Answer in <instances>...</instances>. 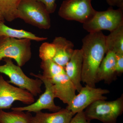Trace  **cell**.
<instances>
[{"label":"cell","instance_id":"6da1fadb","mask_svg":"<svg viewBox=\"0 0 123 123\" xmlns=\"http://www.w3.org/2000/svg\"><path fill=\"white\" fill-rule=\"evenodd\" d=\"M106 36L102 31L89 33L82 40V82L95 87L98 69L107 52Z\"/></svg>","mask_w":123,"mask_h":123},{"label":"cell","instance_id":"7a4b0ae2","mask_svg":"<svg viewBox=\"0 0 123 123\" xmlns=\"http://www.w3.org/2000/svg\"><path fill=\"white\" fill-rule=\"evenodd\" d=\"M84 111L89 121L97 119L103 123H117L118 117L123 112V95L113 101L101 99L95 101Z\"/></svg>","mask_w":123,"mask_h":123},{"label":"cell","instance_id":"3957f363","mask_svg":"<svg viewBox=\"0 0 123 123\" xmlns=\"http://www.w3.org/2000/svg\"><path fill=\"white\" fill-rule=\"evenodd\" d=\"M31 41L29 39L0 37V60L10 58L14 60L18 66H24L32 56Z\"/></svg>","mask_w":123,"mask_h":123},{"label":"cell","instance_id":"277c9868","mask_svg":"<svg viewBox=\"0 0 123 123\" xmlns=\"http://www.w3.org/2000/svg\"><path fill=\"white\" fill-rule=\"evenodd\" d=\"M18 18L39 29L48 30L51 26L50 14L44 5L37 0H22L18 8Z\"/></svg>","mask_w":123,"mask_h":123},{"label":"cell","instance_id":"5b68a950","mask_svg":"<svg viewBox=\"0 0 123 123\" xmlns=\"http://www.w3.org/2000/svg\"><path fill=\"white\" fill-rule=\"evenodd\" d=\"M5 64L0 65V73L8 77L9 83L30 92L34 97H37L42 92L41 87L43 84L40 79H33L27 76L21 67L14 64L11 59L5 58Z\"/></svg>","mask_w":123,"mask_h":123},{"label":"cell","instance_id":"8992f818","mask_svg":"<svg viewBox=\"0 0 123 123\" xmlns=\"http://www.w3.org/2000/svg\"><path fill=\"white\" fill-rule=\"evenodd\" d=\"M122 25H123V9L110 8L106 11H96L90 21L83 24V27L89 33L102 30L108 31L111 32Z\"/></svg>","mask_w":123,"mask_h":123},{"label":"cell","instance_id":"52a82bcc","mask_svg":"<svg viewBox=\"0 0 123 123\" xmlns=\"http://www.w3.org/2000/svg\"><path fill=\"white\" fill-rule=\"evenodd\" d=\"M92 0H65L58 12L60 17L68 21L84 24L94 16L96 11L92 7Z\"/></svg>","mask_w":123,"mask_h":123},{"label":"cell","instance_id":"ba28073f","mask_svg":"<svg viewBox=\"0 0 123 123\" xmlns=\"http://www.w3.org/2000/svg\"><path fill=\"white\" fill-rule=\"evenodd\" d=\"M16 101L29 105L35 99L30 92L11 85L0 74V110L10 109Z\"/></svg>","mask_w":123,"mask_h":123},{"label":"cell","instance_id":"9c48e42d","mask_svg":"<svg viewBox=\"0 0 123 123\" xmlns=\"http://www.w3.org/2000/svg\"><path fill=\"white\" fill-rule=\"evenodd\" d=\"M30 75L40 79L43 81L45 86V91L40 96L36 102L26 106L12 107V111H26L36 113L44 110H48L53 112L60 110L61 107L56 105L54 102L55 97L52 90V84L49 80L40 74H36L31 73Z\"/></svg>","mask_w":123,"mask_h":123},{"label":"cell","instance_id":"30bf717a","mask_svg":"<svg viewBox=\"0 0 123 123\" xmlns=\"http://www.w3.org/2000/svg\"><path fill=\"white\" fill-rule=\"evenodd\" d=\"M109 90L101 88L91 87L86 85L76 95L66 108L74 115L84 111L91 104L101 99L106 100L107 98L104 95L110 93Z\"/></svg>","mask_w":123,"mask_h":123},{"label":"cell","instance_id":"8fae6325","mask_svg":"<svg viewBox=\"0 0 123 123\" xmlns=\"http://www.w3.org/2000/svg\"><path fill=\"white\" fill-rule=\"evenodd\" d=\"M47 79L52 84L55 98L68 105L76 95V90L66 73L55 75Z\"/></svg>","mask_w":123,"mask_h":123},{"label":"cell","instance_id":"7c38bea8","mask_svg":"<svg viewBox=\"0 0 123 123\" xmlns=\"http://www.w3.org/2000/svg\"><path fill=\"white\" fill-rule=\"evenodd\" d=\"M65 73L78 92L82 88V53L81 49H75L68 63L64 68Z\"/></svg>","mask_w":123,"mask_h":123},{"label":"cell","instance_id":"4fadbf2b","mask_svg":"<svg viewBox=\"0 0 123 123\" xmlns=\"http://www.w3.org/2000/svg\"><path fill=\"white\" fill-rule=\"evenodd\" d=\"M116 53L111 51H108L104 57L97 72L96 82L104 81L110 84L116 76Z\"/></svg>","mask_w":123,"mask_h":123},{"label":"cell","instance_id":"5bb4252c","mask_svg":"<svg viewBox=\"0 0 123 123\" xmlns=\"http://www.w3.org/2000/svg\"><path fill=\"white\" fill-rule=\"evenodd\" d=\"M52 43L55 48V54L52 60L64 68L72 57L74 49L72 42L62 37H55Z\"/></svg>","mask_w":123,"mask_h":123},{"label":"cell","instance_id":"9a60e30c","mask_svg":"<svg viewBox=\"0 0 123 123\" xmlns=\"http://www.w3.org/2000/svg\"><path fill=\"white\" fill-rule=\"evenodd\" d=\"M74 115L66 108L51 113L39 111L31 116L30 123H69Z\"/></svg>","mask_w":123,"mask_h":123},{"label":"cell","instance_id":"2e32d148","mask_svg":"<svg viewBox=\"0 0 123 123\" xmlns=\"http://www.w3.org/2000/svg\"><path fill=\"white\" fill-rule=\"evenodd\" d=\"M4 22L0 21V37L5 36L18 39H29L38 42H42L48 39L47 37H38L31 32L23 30L11 28L6 25Z\"/></svg>","mask_w":123,"mask_h":123},{"label":"cell","instance_id":"e0dca14e","mask_svg":"<svg viewBox=\"0 0 123 123\" xmlns=\"http://www.w3.org/2000/svg\"><path fill=\"white\" fill-rule=\"evenodd\" d=\"M105 42L107 51L123 54V25L106 36Z\"/></svg>","mask_w":123,"mask_h":123},{"label":"cell","instance_id":"ac0fdd59","mask_svg":"<svg viewBox=\"0 0 123 123\" xmlns=\"http://www.w3.org/2000/svg\"><path fill=\"white\" fill-rule=\"evenodd\" d=\"M32 115L30 112L12 111L6 112L0 110V123H30Z\"/></svg>","mask_w":123,"mask_h":123},{"label":"cell","instance_id":"d6986e66","mask_svg":"<svg viewBox=\"0 0 123 123\" xmlns=\"http://www.w3.org/2000/svg\"><path fill=\"white\" fill-rule=\"evenodd\" d=\"M22 0H0V12L9 22L18 18V8Z\"/></svg>","mask_w":123,"mask_h":123},{"label":"cell","instance_id":"ffe728a7","mask_svg":"<svg viewBox=\"0 0 123 123\" xmlns=\"http://www.w3.org/2000/svg\"><path fill=\"white\" fill-rule=\"evenodd\" d=\"M40 68L43 70L42 75L46 78L65 73L64 68L55 63L52 60L42 61Z\"/></svg>","mask_w":123,"mask_h":123},{"label":"cell","instance_id":"44dd1931","mask_svg":"<svg viewBox=\"0 0 123 123\" xmlns=\"http://www.w3.org/2000/svg\"><path fill=\"white\" fill-rule=\"evenodd\" d=\"M55 48L52 43L45 42L40 47L39 56L42 61L52 60L55 54Z\"/></svg>","mask_w":123,"mask_h":123},{"label":"cell","instance_id":"7402d4cb","mask_svg":"<svg viewBox=\"0 0 123 123\" xmlns=\"http://www.w3.org/2000/svg\"><path fill=\"white\" fill-rule=\"evenodd\" d=\"M115 68L116 75H121L123 72V54H116Z\"/></svg>","mask_w":123,"mask_h":123},{"label":"cell","instance_id":"603a6c76","mask_svg":"<svg viewBox=\"0 0 123 123\" xmlns=\"http://www.w3.org/2000/svg\"><path fill=\"white\" fill-rule=\"evenodd\" d=\"M44 5L46 9L49 14L53 13L56 9V0H37Z\"/></svg>","mask_w":123,"mask_h":123},{"label":"cell","instance_id":"cb8c5ba5","mask_svg":"<svg viewBox=\"0 0 123 123\" xmlns=\"http://www.w3.org/2000/svg\"><path fill=\"white\" fill-rule=\"evenodd\" d=\"M73 117L69 123H90L86 118L84 111L78 112Z\"/></svg>","mask_w":123,"mask_h":123},{"label":"cell","instance_id":"d4e9b609","mask_svg":"<svg viewBox=\"0 0 123 123\" xmlns=\"http://www.w3.org/2000/svg\"><path fill=\"white\" fill-rule=\"evenodd\" d=\"M111 6H116L119 8L123 9V0H105Z\"/></svg>","mask_w":123,"mask_h":123},{"label":"cell","instance_id":"484cf974","mask_svg":"<svg viewBox=\"0 0 123 123\" xmlns=\"http://www.w3.org/2000/svg\"><path fill=\"white\" fill-rule=\"evenodd\" d=\"M5 20L4 18L3 17L1 14L0 12V21L4 22H5Z\"/></svg>","mask_w":123,"mask_h":123}]
</instances>
